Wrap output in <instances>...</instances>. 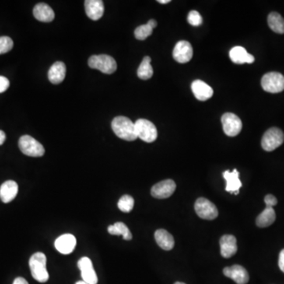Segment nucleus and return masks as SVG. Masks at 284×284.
Returning <instances> with one entry per match:
<instances>
[{
	"mask_svg": "<svg viewBox=\"0 0 284 284\" xmlns=\"http://www.w3.org/2000/svg\"><path fill=\"white\" fill-rule=\"evenodd\" d=\"M111 128L118 138L125 141H132L137 139L135 123L125 116H117L111 123Z\"/></svg>",
	"mask_w": 284,
	"mask_h": 284,
	"instance_id": "obj_1",
	"label": "nucleus"
},
{
	"mask_svg": "<svg viewBox=\"0 0 284 284\" xmlns=\"http://www.w3.org/2000/svg\"><path fill=\"white\" fill-rule=\"evenodd\" d=\"M29 268L33 279L39 282H46L49 279L47 270V257L45 254L38 252L29 259Z\"/></svg>",
	"mask_w": 284,
	"mask_h": 284,
	"instance_id": "obj_2",
	"label": "nucleus"
},
{
	"mask_svg": "<svg viewBox=\"0 0 284 284\" xmlns=\"http://www.w3.org/2000/svg\"><path fill=\"white\" fill-rule=\"evenodd\" d=\"M18 146L22 153L32 157H40L45 152L44 146L29 135L22 136L18 141Z\"/></svg>",
	"mask_w": 284,
	"mask_h": 284,
	"instance_id": "obj_3",
	"label": "nucleus"
},
{
	"mask_svg": "<svg viewBox=\"0 0 284 284\" xmlns=\"http://www.w3.org/2000/svg\"><path fill=\"white\" fill-rule=\"evenodd\" d=\"M88 64L92 69L99 70L107 75H111L117 70L116 60L113 57L107 54L92 55L89 59Z\"/></svg>",
	"mask_w": 284,
	"mask_h": 284,
	"instance_id": "obj_4",
	"label": "nucleus"
},
{
	"mask_svg": "<svg viewBox=\"0 0 284 284\" xmlns=\"http://www.w3.org/2000/svg\"><path fill=\"white\" fill-rule=\"evenodd\" d=\"M134 123L138 138L147 143H152L156 141L158 136L157 129L152 122L145 119H140Z\"/></svg>",
	"mask_w": 284,
	"mask_h": 284,
	"instance_id": "obj_5",
	"label": "nucleus"
},
{
	"mask_svg": "<svg viewBox=\"0 0 284 284\" xmlns=\"http://www.w3.org/2000/svg\"><path fill=\"white\" fill-rule=\"evenodd\" d=\"M284 141V134L280 129L276 127L268 129L263 135L261 146L264 150L271 152L280 146Z\"/></svg>",
	"mask_w": 284,
	"mask_h": 284,
	"instance_id": "obj_6",
	"label": "nucleus"
},
{
	"mask_svg": "<svg viewBox=\"0 0 284 284\" xmlns=\"http://www.w3.org/2000/svg\"><path fill=\"white\" fill-rule=\"evenodd\" d=\"M261 86L265 92L278 93L284 90V76L278 72L267 73L261 79Z\"/></svg>",
	"mask_w": 284,
	"mask_h": 284,
	"instance_id": "obj_7",
	"label": "nucleus"
},
{
	"mask_svg": "<svg viewBox=\"0 0 284 284\" xmlns=\"http://www.w3.org/2000/svg\"><path fill=\"white\" fill-rule=\"evenodd\" d=\"M194 209L200 218L208 220L215 219L219 214L217 208L213 203L204 197H200L196 201Z\"/></svg>",
	"mask_w": 284,
	"mask_h": 284,
	"instance_id": "obj_8",
	"label": "nucleus"
},
{
	"mask_svg": "<svg viewBox=\"0 0 284 284\" xmlns=\"http://www.w3.org/2000/svg\"><path fill=\"white\" fill-rule=\"evenodd\" d=\"M221 122L226 135L229 137H236L238 134H240L243 128V123L236 114L230 112L225 113L221 118Z\"/></svg>",
	"mask_w": 284,
	"mask_h": 284,
	"instance_id": "obj_9",
	"label": "nucleus"
},
{
	"mask_svg": "<svg viewBox=\"0 0 284 284\" xmlns=\"http://www.w3.org/2000/svg\"><path fill=\"white\" fill-rule=\"evenodd\" d=\"M176 184L172 180H166L154 185L151 190L152 197L157 199L168 198L176 191Z\"/></svg>",
	"mask_w": 284,
	"mask_h": 284,
	"instance_id": "obj_10",
	"label": "nucleus"
},
{
	"mask_svg": "<svg viewBox=\"0 0 284 284\" xmlns=\"http://www.w3.org/2000/svg\"><path fill=\"white\" fill-rule=\"evenodd\" d=\"M193 47L190 42L180 40L175 46L173 50V58L180 64H186L191 60L193 57Z\"/></svg>",
	"mask_w": 284,
	"mask_h": 284,
	"instance_id": "obj_11",
	"label": "nucleus"
},
{
	"mask_svg": "<svg viewBox=\"0 0 284 284\" xmlns=\"http://www.w3.org/2000/svg\"><path fill=\"white\" fill-rule=\"evenodd\" d=\"M82 279L88 284H97L98 277L92 266V261L87 257H82L78 262Z\"/></svg>",
	"mask_w": 284,
	"mask_h": 284,
	"instance_id": "obj_12",
	"label": "nucleus"
},
{
	"mask_svg": "<svg viewBox=\"0 0 284 284\" xmlns=\"http://www.w3.org/2000/svg\"><path fill=\"white\" fill-rule=\"evenodd\" d=\"M223 274L225 276L233 279L237 284H246L250 279L248 271L239 264H235L232 267H226L223 269Z\"/></svg>",
	"mask_w": 284,
	"mask_h": 284,
	"instance_id": "obj_13",
	"label": "nucleus"
},
{
	"mask_svg": "<svg viewBox=\"0 0 284 284\" xmlns=\"http://www.w3.org/2000/svg\"><path fill=\"white\" fill-rule=\"evenodd\" d=\"M77 240L71 234H65L60 236L54 242V247L63 254H70L76 247Z\"/></svg>",
	"mask_w": 284,
	"mask_h": 284,
	"instance_id": "obj_14",
	"label": "nucleus"
},
{
	"mask_svg": "<svg viewBox=\"0 0 284 284\" xmlns=\"http://www.w3.org/2000/svg\"><path fill=\"white\" fill-rule=\"evenodd\" d=\"M220 254L224 258H230L238 250L237 239L232 235H225L219 240Z\"/></svg>",
	"mask_w": 284,
	"mask_h": 284,
	"instance_id": "obj_15",
	"label": "nucleus"
},
{
	"mask_svg": "<svg viewBox=\"0 0 284 284\" xmlns=\"http://www.w3.org/2000/svg\"><path fill=\"white\" fill-rule=\"evenodd\" d=\"M223 178L226 180V192L232 193L238 195L239 190L243 186L239 180V173L237 169H234L232 172L230 171H225L223 173Z\"/></svg>",
	"mask_w": 284,
	"mask_h": 284,
	"instance_id": "obj_16",
	"label": "nucleus"
},
{
	"mask_svg": "<svg viewBox=\"0 0 284 284\" xmlns=\"http://www.w3.org/2000/svg\"><path fill=\"white\" fill-rule=\"evenodd\" d=\"M191 89L195 97L201 101H205L212 97L213 89L201 80H196L191 85Z\"/></svg>",
	"mask_w": 284,
	"mask_h": 284,
	"instance_id": "obj_17",
	"label": "nucleus"
},
{
	"mask_svg": "<svg viewBox=\"0 0 284 284\" xmlns=\"http://www.w3.org/2000/svg\"><path fill=\"white\" fill-rule=\"evenodd\" d=\"M85 8L86 15L93 21L100 19L104 12V6L102 0H86Z\"/></svg>",
	"mask_w": 284,
	"mask_h": 284,
	"instance_id": "obj_18",
	"label": "nucleus"
},
{
	"mask_svg": "<svg viewBox=\"0 0 284 284\" xmlns=\"http://www.w3.org/2000/svg\"><path fill=\"white\" fill-rule=\"evenodd\" d=\"M229 55L232 61L236 64H251L254 63L255 60L254 55L247 52L246 49L241 46L233 47L231 50Z\"/></svg>",
	"mask_w": 284,
	"mask_h": 284,
	"instance_id": "obj_19",
	"label": "nucleus"
},
{
	"mask_svg": "<svg viewBox=\"0 0 284 284\" xmlns=\"http://www.w3.org/2000/svg\"><path fill=\"white\" fill-rule=\"evenodd\" d=\"M18 192V186L16 182L8 180L0 187V198L4 203H9L16 197Z\"/></svg>",
	"mask_w": 284,
	"mask_h": 284,
	"instance_id": "obj_20",
	"label": "nucleus"
},
{
	"mask_svg": "<svg viewBox=\"0 0 284 284\" xmlns=\"http://www.w3.org/2000/svg\"><path fill=\"white\" fill-rule=\"evenodd\" d=\"M66 65L63 62L54 63L48 71V79L50 82L54 85H58L64 82L66 77Z\"/></svg>",
	"mask_w": 284,
	"mask_h": 284,
	"instance_id": "obj_21",
	"label": "nucleus"
},
{
	"mask_svg": "<svg viewBox=\"0 0 284 284\" xmlns=\"http://www.w3.org/2000/svg\"><path fill=\"white\" fill-rule=\"evenodd\" d=\"M33 15L36 19L42 22H51L54 18L53 10L47 4L43 3L35 6Z\"/></svg>",
	"mask_w": 284,
	"mask_h": 284,
	"instance_id": "obj_22",
	"label": "nucleus"
},
{
	"mask_svg": "<svg viewBox=\"0 0 284 284\" xmlns=\"http://www.w3.org/2000/svg\"><path fill=\"white\" fill-rule=\"evenodd\" d=\"M155 239L158 246L163 250L168 251L174 248V238L164 229H159L155 232Z\"/></svg>",
	"mask_w": 284,
	"mask_h": 284,
	"instance_id": "obj_23",
	"label": "nucleus"
},
{
	"mask_svg": "<svg viewBox=\"0 0 284 284\" xmlns=\"http://www.w3.org/2000/svg\"><path fill=\"white\" fill-rule=\"evenodd\" d=\"M275 212L272 207H267L265 209L257 216L256 223L259 228H267L275 222Z\"/></svg>",
	"mask_w": 284,
	"mask_h": 284,
	"instance_id": "obj_24",
	"label": "nucleus"
},
{
	"mask_svg": "<svg viewBox=\"0 0 284 284\" xmlns=\"http://www.w3.org/2000/svg\"><path fill=\"white\" fill-rule=\"evenodd\" d=\"M108 233L112 236H122L124 240H131L133 236L131 231L129 230L127 225L123 222H117L115 224L110 225L107 228Z\"/></svg>",
	"mask_w": 284,
	"mask_h": 284,
	"instance_id": "obj_25",
	"label": "nucleus"
},
{
	"mask_svg": "<svg viewBox=\"0 0 284 284\" xmlns=\"http://www.w3.org/2000/svg\"><path fill=\"white\" fill-rule=\"evenodd\" d=\"M268 24L270 29L279 34L284 33V18L277 12H271L268 17Z\"/></svg>",
	"mask_w": 284,
	"mask_h": 284,
	"instance_id": "obj_26",
	"label": "nucleus"
},
{
	"mask_svg": "<svg viewBox=\"0 0 284 284\" xmlns=\"http://www.w3.org/2000/svg\"><path fill=\"white\" fill-rule=\"evenodd\" d=\"M153 75V69L151 66V58L145 56L138 69V78L142 80H148Z\"/></svg>",
	"mask_w": 284,
	"mask_h": 284,
	"instance_id": "obj_27",
	"label": "nucleus"
},
{
	"mask_svg": "<svg viewBox=\"0 0 284 284\" xmlns=\"http://www.w3.org/2000/svg\"><path fill=\"white\" fill-rule=\"evenodd\" d=\"M134 200L131 196L123 195V197L119 200L118 208L121 210L122 212H131L134 208Z\"/></svg>",
	"mask_w": 284,
	"mask_h": 284,
	"instance_id": "obj_28",
	"label": "nucleus"
},
{
	"mask_svg": "<svg viewBox=\"0 0 284 284\" xmlns=\"http://www.w3.org/2000/svg\"><path fill=\"white\" fill-rule=\"evenodd\" d=\"M152 33V29L148 25H142V26H138L134 31V36L136 39L139 40H144L151 36Z\"/></svg>",
	"mask_w": 284,
	"mask_h": 284,
	"instance_id": "obj_29",
	"label": "nucleus"
},
{
	"mask_svg": "<svg viewBox=\"0 0 284 284\" xmlns=\"http://www.w3.org/2000/svg\"><path fill=\"white\" fill-rule=\"evenodd\" d=\"M14 47V42L9 36L0 37V54L9 52Z\"/></svg>",
	"mask_w": 284,
	"mask_h": 284,
	"instance_id": "obj_30",
	"label": "nucleus"
},
{
	"mask_svg": "<svg viewBox=\"0 0 284 284\" xmlns=\"http://www.w3.org/2000/svg\"><path fill=\"white\" fill-rule=\"evenodd\" d=\"M189 24L193 26H199L202 24L203 18L199 12L196 11H190L187 18Z\"/></svg>",
	"mask_w": 284,
	"mask_h": 284,
	"instance_id": "obj_31",
	"label": "nucleus"
},
{
	"mask_svg": "<svg viewBox=\"0 0 284 284\" xmlns=\"http://www.w3.org/2000/svg\"><path fill=\"white\" fill-rule=\"evenodd\" d=\"M264 202L266 204L267 207L275 206L277 205V199L275 196L271 195V194H268L264 197Z\"/></svg>",
	"mask_w": 284,
	"mask_h": 284,
	"instance_id": "obj_32",
	"label": "nucleus"
},
{
	"mask_svg": "<svg viewBox=\"0 0 284 284\" xmlns=\"http://www.w3.org/2000/svg\"><path fill=\"white\" fill-rule=\"evenodd\" d=\"M10 86L9 80L4 76H0V93L8 90Z\"/></svg>",
	"mask_w": 284,
	"mask_h": 284,
	"instance_id": "obj_33",
	"label": "nucleus"
},
{
	"mask_svg": "<svg viewBox=\"0 0 284 284\" xmlns=\"http://www.w3.org/2000/svg\"><path fill=\"white\" fill-rule=\"evenodd\" d=\"M279 267L281 271L284 272V249L281 250L279 257Z\"/></svg>",
	"mask_w": 284,
	"mask_h": 284,
	"instance_id": "obj_34",
	"label": "nucleus"
},
{
	"mask_svg": "<svg viewBox=\"0 0 284 284\" xmlns=\"http://www.w3.org/2000/svg\"><path fill=\"white\" fill-rule=\"evenodd\" d=\"M13 284H29V282L22 277H18L14 281Z\"/></svg>",
	"mask_w": 284,
	"mask_h": 284,
	"instance_id": "obj_35",
	"label": "nucleus"
},
{
	"mask_svg": "<svg viewBox=\"0 0 284 284\" xmlns=\"http://www.w3.org/2000/svg\"><path fill=\"white\" fill-rule=\"evenodd\" d=\"M147 25L150 26V27L153 29L154 28H156V26H157V22H156V20H154V19H151V20H149V22H148Z\"/></svg>",
	"mask_w": 284,
	"mask_h": 284,
	"instance_id": "obj_36",
	"label": "nucleus"
},
{
	"mask_svg": "<svg viewBox=\"0 0 284 284\" xmlns=\"http://www.w3.org/2000/svg\"><path fill=\"white\" fill-rule=\"evenodd\" d=\"M6 141V134L3 131H0V145L5 142Z\"/></svg>",
	"mask_w": 284,
	"mask_h": 284,
	"instance_id": "obj_37",
	"label": "nucleus"
},
{
	"mask_svg": "<svg viewBox=\"0 0 284 284\" xmlns=\"http://www.w3.org/2000/svg\"><path fill=\"white\" fill-rule=\"evenodd\" d=\"M171 2V0H158V3L161 4H169Z\"/></svg>",
	"mask_w": 284,
	"mask_h": 284,
	"instance_id": "obj_38",
	"label": "nucleus"
},
{
	"mask_svg": "<svg viewBox=\"0 0 284 284\" xmlns=\"http://www.w3.org/2000/svg\"><path fill=\"white\" fill-rule=\"evenodd\" d=\"M76 284H88V283H86V282H84V281L82 280V281H78V282H76Z\"/></svg>",
	"mask_w": 284,
	"mask_h": 284,
	"instance_id": "obj_39",
	"label": "nucleus"
},
{
	"mask_svg": "<svg viewBox=\"0 0 284 284\" xmlns=\"http://www.w3.org/2000/svg\"><path fill=\"white\" fill-rule=\"evenodd\" d=\"M175 284H186V283H184V282H176V283Z\"/></svg>",
	"mask_w": 284,
	"mask_h": 284,
	"instance_id": "obj_40",
	"label": "nucleus"
}]
</instances>
